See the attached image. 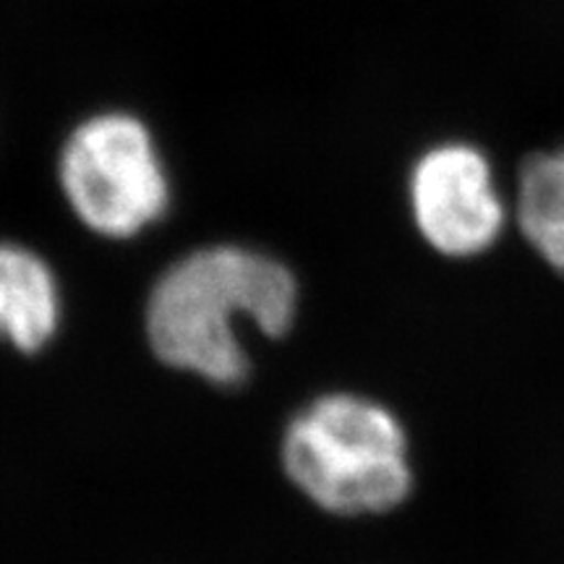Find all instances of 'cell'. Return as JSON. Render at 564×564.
Here are the masks:
<instances>
[{
  "label": "cell",
  "mask_w": 564,
  "mask_h": 564,
  "mask_svg": "<svg viewBox=\"0 0 564 564\" xmlns=\"http://www.w3.org/2000/svg\"><path fill=\"white\" fill-rule=\"evenodd\" d=\"M61 314L53 267L30 246L0 241V340L37 352L58 333Z\"/></svg>",
  "instance_id": "obj_5"
},
{
  "label": "cell",
  "mask_w": 564,
  "mask_h": 564,
  "mask_svg": "<svg viewBox=\"0 0 564 564\" xmlns=\"http://www.w3.org/2000/svg\"><path fill=\"white\" fill-rule=\"evenodd\" d=\"M512 215L535 257L564 274V147L535 152L520 165Z\"/></svg>",
  "instance_id": "obj_6"
},
{
  "label": "cell",
  "mask_w": 564,
  "mask_h": 564,
  "mask_svg": "<svg viewBox=\"0 0 564 564\" xmlns=\"http://www.w3.org/2000/svg\"><path fill=\"white\" fill-rule=\"evenodd\" d=\"M299 314V282L272 253L238 243L188 251L154 282L147 337L154 356L217 387L249 377L241 324L282 337Z\"/></svg>",
  "instance_id": "obj_1"
},
{
  "label": "cell",
  "mask_w": 564,
  "mask_h": 564,
  "mask_svg": "<svg viewBox=\"0 0 564 564\" xmlns=\"http://www.w3.org/2000/svg\"><path fill=\"white\" fill-rule=\"evenodd\" d=\"M408 209L423 243L455 262L489 253L510 220L489 158L468 141H440L415 158Z\"/></svg>",
  "instance_id": "obj_4"
},
{
  "label": "cell",
  "mask_w": 564,
  "mask_h": 564,
  "mask_svg": "<svg viewBox=\"0 0 564 564\" xmlns=\"http://www.w3.org/2000/svg\"><path fill=\"white\" fill-rule=\"evenodd\" d=\"M280 457L308 502L343 518L398 510L415 484L403 421L356 392H329L301 408L282 434Z\"/></svg>",
  "instance_id": "obj_2"
},
{
  "label": "cell",
  "mask_w": 564,
  "mask_h": 564,
  "mask_svg": "<svg viewBox=\"0 0 564 564\" xmlns=\"http://www.w3.org/2000/svg\"><path fill=\"white\" fill-rule=\"evenodd\" d=\"M55 181L82 228L108 241L144 236L173 207L158 131L126 105H102L68 126L55 152Z\"/></svg>",
  "instance_id": "obj_3"
}]
</instances>
